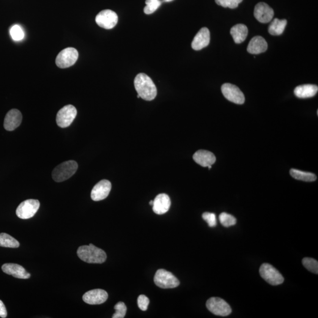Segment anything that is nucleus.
Wrapping results in <instances>:
<instances>
[{
  "label": "nucleus",
  "instance_id": "f257e3e1",
  "mask_svg": "<svg viewBox=\"0 0 318 318\" xmlns=\"http://www.w3.org/2000/svg\"><path fill=\"white\" fill-rule=\"evenodd\" d=\"M135 89L140 98L152 101L157 97V89L151 78L144 73L138 74L134 81Z\"/></svg>",
  "mask_w": 318,
  "mask_h": 318
},
{
  "label": "nucleus",
  "instance_id": "f03ea898",
  "mask_svg": "<svg viewBox=\"0 0 318 318\" xmlns=\"http://www.w3.org/2000/svg\"><path fill=\"white\" fill-rule=\"evenodd\" d=\"M77 253L81 260L89 263H103L107 259L106 253L93 244L82 246Z\"/></svg>",
  "mask_w": 318,
  "mask_h": 318
},
{
  "label": "nucleus",
  "instance_id": "7ed1b4c3",
  "mask_svg": "<svg viewBox=\"0 0 318 318\" xmlns=\"http://www.w3.org/2000/svg\"><path fill=\"white\" fill-rule=\"evenodd\" d=\"M78 169V164L74 160H68L58 165L52 173L54 181L62 182L70 178L73 176Z\"/></svg>",
  "mask_w": 318,
  "mask_h": 318
},
{
  "label": "nucleus",
  "instance_id": "20e7f679",
  "mask_svg": "<svg viewBox=\"0 0 318 318\" xmlns=\"http://www.w3.org/2000/svg\"><path fill=\"white\" fill-rule=\"evenodd\" d=\"M259 274L264 280L272 286H279L284 282V278L281 273L269 263H263L261 265Z\"/></svg>",
  "mask_w": 318,
  "mask_h": 318
},
{
  "label": "nucleus",
  "instance_id": "39448f33",
  "mask_svg": "<svg viewBox=\"0 0 318 318\" xmlns=\"http://www.w3.org/2000/svg\"><path fill=\"white\" fill-rule=\"evenodd\" d=\"M154 282L158 286L163 289L178 287L180 282L172 273L164 269H159L156 273Z\"/></svg>",
  "mask_w": 318,
  "mask_h": 318
},
{
  "label": "nucleus",
  "instance_id": "423d86ee",
  "mask_svg": "<svg viewBox=\"0 0 318 318\" xmlns=\"http://www.w3.org/2000/svg\"><path fill=\"white\" fill-rule=\"evenodd\" d=\"M206 307L215 316L226 317L232 313V309L224 300L212 297L206 302Z\"/></svg>",
  "mask_w": 318,
  "mask_h": 318
},
{
  "label": "nucleus",
  "instance_id": "0eeeda50",
  "mask_svg": "<svg viewBox=\"0 0 318 318\" xmlns=\"http://www.w3.org/2000/svg\"><path fill=\"white\" fill-rule=\"evenodd\" d=\"M79 58V53L74 48L68 47L59 53L56 59V64L59 67L65 68L76 64Z\"/></svg>",
  "mask_w": 318,
  "mask_h": 318
},
{
  "label": "nucleus",
  "instance_id": "6e6552de",
  "mask_svg": "<svg viewBox=\"0 0 318 318\" xmlns=\"http://www.w3.org/2000/svg\"><path fill=\"white\" fill-rule=\"evenodd\" d=\"M40 203L38 200L29 199L24 201L18 206L16 215L22 220H28L35 215L40 208Z\"/></svg>",
  "mask_w": 318,
  "mask_h": 318
},
{
  "label": "nucleus",
  "instance_id": "1a4fd4ad",
  "mask_svg": "<svg viewBox=\"0 0 318 318\" xmlns=\"http://www.w3.org/2000/svg\"><path fill=\"white\" fill-rule=\"evenodd\" d=\"M77 110L73 105H67L60 110L57 115L56 122L59 127H70L77 116Z\"/></svg>",
  "mask_w": 318,
  "mask_h": 318
},
{
  "label": "nucleus",
  "instance_id": "9d476101",
  "mask_svg": "<svg viewBox=\"0 0 318 318\" xmlns=\"http://www.w3.org/2000/svg\"><path fill=\"white\" fill-rule=\"evenodd\" d=\"M95 22L98 26L104 29H112L118 22V16L115 11L105 10L100 12L95 17Z\"/></svg>",
  "mask_w": 318,
  "mask_h": 318
},
{
  "label": "nucleus",
  "instance_id": "9b49d317",
  "mask_svg": "<svg viewBox=\"0 0 318 318\" xmlns=\"http://www.w3.org/2000/svg\"><path fill=\"white\" fill-rule=\"evenodd\" d=\"M221 91L224 97L232 103L238 104L245 103V95L238 87L232 84L225 83L222 86Z\"/></svg>",
  "mask_w": 318,
  "mask_h": 318
},
{
  "label": "nucleus",
  "instance_id": "f8f14e48",
  "mask_svg": "<svg viewBox=\"0 0 318 318\" xmlns=\"http://www.w3.org/2000/svg\"><path fill=\"white\" fill-rule=\"evenodd\" d=\"M254 16L257 21L262 23H268L272 20L274 16L273 9L265 2H259L255 6Z\"/></svg>",
  "mask_w": 318,
  "mask_h": 318
},
{
  "label": "nucleus",
  "instance_id": "ddd939ff",
  "mask_svg": "<svg viewBox=\"0 0 318 318\" xmlns=\"http://www.w3.org/2000/svg\"><path fill=\"white\" fill-rule=\"evenodd\" d=\"M112 189V184L107 180H102L96 184L93 189L91 197L93 200L97 202L106 199L109 196Z\"/></svg>",
  "mask_w": 318,
  "mask_h": 318
},
{
  "label": "nucleus",
  "instance_id": "4468645a",
  "mask_svg": "<svg viewBox=\"0 0 318 318\" xmlns=\"http://www.w3.org/2000/svg\"><path fill=\"white\" fill-rule=\"evenodd\" d=\"M108 293L103 289H97L88 291L83 296V300L89 305H100L107 301Z\"/></svg>",
  "mask_w": 318,
  "mask_h": 318
},
{
  "label": "nucleus",
  "instance_id": "2eb2a0df",
  "mask_svg": "<svg viewBox=\"0 0 318 318\" xmlns=\"http://www.w3.org/2000/svg\"><path fill=\"white\" fill-rule=\"evenodd\" d=\"M22 113L17 109H12L7 113L4 119V127L7 131H13L22 124Z\"/></svg>",
  "mask_w": 318,
  "mask_h": 318
},
{
  "label": "nucleus",
  "instance_id": "dca6fc26",
  "mask_svg": "<svg viewBox=\"0 0 318 318\" xmlns=\"http://www.w3.org/2000/svg\"><path fill=\"white\" fill-rule=\"evenodd\" d=\"M211 40V34L206 28L201 29L195 35L191 43V47L194 50H200L208 46Z\"/></svg>",
  "mask_w": 318,
  "mask_h": 318
},
{
  "label": "nucleus",
  "instance_id": "f3484780",
  "mask_svg": "<svg viewBox=\"0 0 318 318\" xmlns=\"http://www.w3.org/2000/svg\"><path fill=\"white\" fill-rule=\"evenodd\" d=\"M171 205L170 197L165 193L159 194L153 204V211L158 215H163L169 211Z\"/></svg>",
  "mask_w": 318,
  "mask_h": 318
},
{
  "label": "nucleus",
  "instance_id": "a211bd4d",
  "mask_svg": "<svg viewBox=\"0 0 318 318\" xmlns=\"http://www.w3.org/2000/svg\"><path fill=\"white\" fill-rule=\"evenodd\" d=\"M2 270L6 274L13 276L16 278L26 280L31 277L23 266L16 263H5L2 266Z\"/></svg>",
  "mask_w": 318,
  "mask_h": 318
},
{
  "label": "nucleus",
  "instance_id": "6ab92c4d",
  "mask_svg": "<svg viewBox=\"0 0 318 318\" xmlns=\"http://www.w3.org/2000/svg\"><path fill=\"white\" fill-rule=\"evenodd\" d=\"M193 158L196 163L202 167L212 166L216 161V157L214 154L205 150L197 151L193 155Z\"/></svg>",
  "mask_w": 318,
  "mask_h": 318
},
{
  "label": "nucleus",
  "instance_id": "aec40b11",
  "mask_svg": "<svg viewBox=\"0 0 318 318\" xmlns=\"http://www.w3.org/2000/svg\"><path fill=\"white\" fill-rule=\"evenodd\" d=\"M268 49V43L261 36L254 37L249 43L247 50L252 55H259Z\"/></svg>",
  "mask_w": 318,
  "mask_h": 318
},
{
  "label": "nucleus",
  "instance_id": "412c9836",
  "mask_svg": "<svg viewBox=\"0 0 318 318\" xmlns=\"http://www.w3.org/2000/svg\"><path fill=\"white\" fill-rule=\"evenodd\" d=\"M318 91V86L313 85H304L296 87L294 94L297 97L307 98L313 97L316 95Z\"/></svg>",
  "mask_w": 318,
  "mask_h": 318
},
{
  "label": "nucleus",
  "instance_id": "4be33fe9",
  "mask_svg": "<svg viewBox=\"0 0 318 318\" xmlns=\"http://www.w3.org/2000/svg\"><path fill=\"white\" fill-rule=\"evenodd\" d=\"M230 34L236 44H241L247 38L248 34L247 27L242 24L234 26L230 30Z\"/></svg>",
  "mask_w": 318,
  "mask_h": 318
},
{
  "label": "nucleus",
  "instance_id": "5701e85b",
  "mask_svg": "<svg viewBox=\"0 0 318 318\" xmlns=\"http://www.w3.org/2000/svg\"><path fill=\"white\" fill-rule=\"evenodd\" d=\"M287 25L286 20L275 19L270 25L268 31L272 35H280L283 34Z\"/></svg>",
  "mask_w": 318,
  "mask_h": 318
},
{
  "label": "nucleus",
  "instance_id": "b1692460",
  "mask_svg": "<svg viewBox=\"0 0 318 318\" xmlns=\"http://www.w3.org/2000/svg\"><path fill=\"white\" fill-rule=\"evenodd\" d=\"M291 176L294 179L304 182H314L317 178L313 173L303 172V171L292 169L290 170Z\"/></svg>",
  "mask_w": 318,
  "mask_h": 318
},
{
  "label": "nucleus",
  "instance_id": "393cba45",
  "mask_svg": "<svg viewBox=\"0 0 318 318\" xmlns=\"http://www.w3.org/2000/svg\"><path fill=\"white\" fill-rule=\"evenodd\" d=\"M0 247L17 248L20 247V243L8 234L1 233H0Z\"/></svg>",
  "mask_w": 318,
  "mask_h": 318
},
{
  "label": "nucleus",
  "instance_id": "a878e982",
  "mask_svg": "<svg viewBox=\"0 0 318 318\" xmlns=\"http://www.w3.org/2000/svg\"><path fill=\"white\" fill-rule=\"evenodd\" d=\"M303 265L307 268L308 271L318 274V262L313 258L305 257L302 260Z\"/></svg>",
  "mask_w": 318,
  "mask_h": 318
},
{
  "label": "nucleus",
  "instance_id": "bb28decb",
  "mask_svg": "<svg viewBox=\"0 0 318 318\" xmlns=\"http://www.w3.org/2000/svg\"><path fill=\"white\" fill-rule=\"evenodd\" d=\"M220 221L224 227L233 226L236 223V219L233 216L223 212L220 215Z\"/></svg>",
  "mask_w": 318,
  "mask_h": 318
},
{
  "label": "nucleus",
  "instance_id": "cd10ccee",
  "mask_svg": "<svg viewBox=\"0 0 318 318\" xmlns=\"http://www.w3.org/2000/svg\"><path fill=\"white\" fill-rule=\"evenodd\" d=\"M10 34L11 38L16 41L22 40L25 37V33H24L23 29L19 25H14L10 29Z\"/></svg>",
  "mask_w": 318,
  "mask_h": 318
},
{
  "label": "nucleus",
  "instance_id": "c85d7f7f",
  "mask_svg": "<svg viewBox=\"0 0 318 318\" xmlns=\"http://www.w3.org/2000/svg\"><path fill=\"white\" fill-rule=\"evenodd\" d=\"M115 313L113 318H124L127 314V307L123 302H119L115 306Z\"/></svg>",
  "mask_w": 318,
  "mask_h": 318
},
{
  "label": "nucleus",
  "instance_id": "c756f323",
  "mask_svg": "<svg viewBox=\"0 0 318 318\" xmlns=\"http://www.w3.org/2000/svg\"><path fill=\"white\" fill-rule=\"evenodd\" d=\"M243 0H215L216 3L224 8H236Z\"/></svg>",
  "mask_w": 318,
  "mask_h": 318
},
{
  "label": "nucleus",
  "instance_id": "7c9ffc66",
  "mask_svg": "<svg viewBox=\"0 0 318 318\" xmlns=\"http://www.w3.org/2000/svg\"><path fill=\"white\" fill-rule=\"evenodd\" d=\"M202 218L208 223L209 227H215L217 226V217H216L214 213H204L202 215Z\"/></svg>",
  "mask_w": 318,
  "mask_h": 318
},
{
  "label": "nucleus",
  "instance_id": "2f4dec72",
  "mask_svg": "<svg viewBox=\"0 0 318 318\" xmlns=\"http://www.w3.org/2000/svg\"><path fill=\"white\" fill-rule=\"evenodd\" d=\"M161 0L151 3L148 5H146L145 8H144V13L146 14H151L154 13L158 10L159 7L161 4Z\"/></svg>",
  "mask_w": 318,
  "mask_h": 318
},
{
  "label": "nucleus",
  "instance_id": "473e14b6",
  "mask_svg": "<svg viewBox=\"0 0 318 318\" xmlns=\"http://www.w3.org/2000/svg\"><path fill=\"white\" fill-rule=\"evenodd\" d=\"M149 299L145 295H141L137 299V304L139 308L143 311H146L148 310L149 304Z\"/></svg>",
  "mask_w": 318,
  "mask_h": 318
},
{
  "label": "nucleus",
  "instance_id": "72a5a7b5",
  "mask_svg": "<svg viewBox=\"0 0 318 318\" xmlns=\"http://www.w3.org/2000/svg\"><path fill=\"white\" fill-rule=\"evenodd\" d=\"M7 317V312L6 308L1 300H0V317L5 318Z\"/></svg>",
  "mask_w": 318,
  "mask_h": 318
},
{
  "label": "nucleus",
  "instance_id": "f704fd0d",
  "mask_svg": "<svg viewBox=\"0 0 318 318\" xmlns=\"http://www.w3.org/2000/svg\"><path fill=\"white\" fill-rule=\"evenodd\" d=\"M158 1V0H146V5L151 4V3Z\"/></svg>",
  "mask_w": 318,
  "mask_h": 318
},
{
  "label": "nucleus",
  "instance_id": "c9c22d12",
  "mask_svg": "<svg viewBox=\"0 0 318 318\" xmlns=\"http://www.w3.org/2000/svg\"><path fill=\"white\" fill-rule=\"evenodd\" d=\"M173 1V0H161V2H169Z\"/></svg>",
  "mask_w": 318,
  "mask_h": 318
},
{
  "label": "nucleus",
  "instance_id": "e433bc0d",
  "mask_svg": "<svg viewBox=\"0 0 318 318\" xmlns=\"http://www.w3.org/2000/svg\"><path fill=\"white\" fill-rule=\"evenodd\" d=\"M150 205L153 206V204H154V201L151 200V202H149Z\"/></svg>",
  "mask_w": 318,
  "mask_h": 318
}]
</instances>
